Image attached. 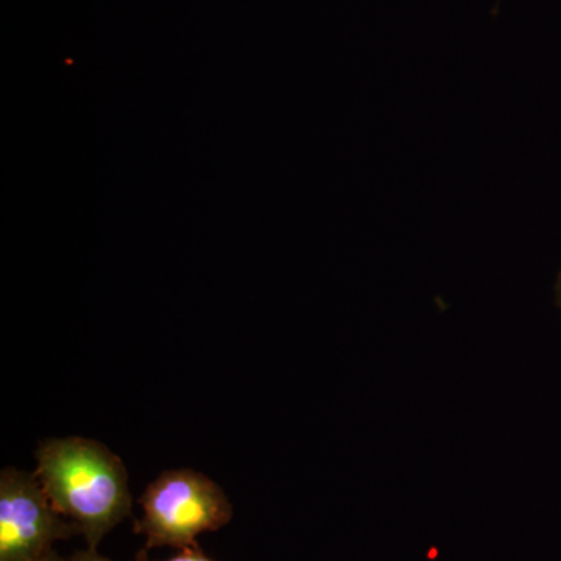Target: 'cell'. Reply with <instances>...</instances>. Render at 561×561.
<instances>
[{
  "mask_svg": "<svg viewBox=\"0 0 561 561\" xmlns=\"http://www.w3.org/2000/svg\"><path fill=\"white\" fill-rule=\"evenodd\" d=\"M35 476L62 518L76 524L92 551L113 527L131 515L124 461L102 443L51 438L36 451Z\"/></svg>",
  "mask_w": 561,
  "mask_h": 561,
  "instance_id": "obj_1",
  "label": "cell"
},
{
  "mask_svg": "<svg viewBox=\"0 0 561 561\" xmlns=\"http://www.w3.org/2000/svg\"><path fill=\"white\" fill-rule=\"evenodd\" d=\"M139 504L144 515L135 523V531L147 538V551L161 546H198V535L219 530L232 518V505L225 491L202 472L192 470L162 472L147 486Z\"/></svg>",
  "mask_w": 561,
  "mask_h": 561,
  "instance_id": "obj_2",
  "label": "cell"
},
{
  "mask_svg": "<svg viewBox=\"0 0 561 561\" xmlns=\"http://www.w3.org/2000/svg\"><path fill=\"white\" fill-rule=\"evenodd\" d=\"M80 534L55 511L35 472L7 468L0 474V561H38L54 542Z\"/></svg>",
  "mask_w": 561,
  "mask_h": 561,
  "instance_id": "obj_3",
  "label": "cell"
},
{
  "mask_svg": "<svg viewBox=\"0 0 561 561\" xmlns=\"http://www.w3.org/2000/svg\"><path fill=\"white\" fill-rule=\"evenodd\" d=\"M135 561H150L149 556H147V549H142L136 556ZM168 561H214L210 560L209 557H206L205 553L202 552L201 546H192V548L180 549V553H176L175 557H172L171 560Z\"/></svg>",
  "mask_w": 561,
  "mask_h": 561,
  "instance_id": "obj_4",
  "label": "cell"
},
{
  "mask_svg": "<svg viewBox=\"0 0 561 561\" xmlns=\"http://www.w3.org/2000/svg\"><path fill=\"white\" fill-rule=\"evenodd\" d=\"M65 561H111L110 559H105V557L99 556L98 552L92 551V549H88V551L77 552L76 556L70 560Z\"/></svg>",
  "mask_w": 561,
  "mask_h": 561,
  "instance_id": "obj_5",
  "label": "cell"
},
{
  "mask_svg": "<svg viewBox=\"0 0 561 561\" xmlns=\"http://www.w3.org/2000/svg\"><path fill=\"white\" fill-rule=\"evenodd\" d=\"M38 561H65V560H62L61 557L58 556L57 552L51 551L50 553H47L46 557H43V559H41Z\"/></svg>",
  "mask_w": 561,
  "mask_h": 561,
  "instance_id": "obj_6",
  "label": "cell"
},
{
  "mask_svg": "<svg viewBox=\"0 0 561 561\" xmlns=\"http://www.w3.org/2000/svg\"><path fill=\"white\" fill-rule=\"evenodd\" d=\"M559 298H560V306H561V275L559 279Z\"/></svg>",
  "mask_w": 561,
  "mask_h": 561,
  "instance_id": "obj_7",
  "label": "cell"
}]
</instances>
